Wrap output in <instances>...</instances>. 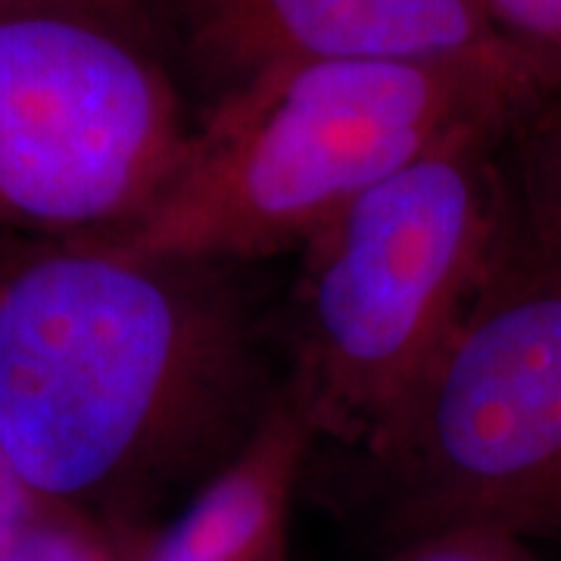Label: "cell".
Wrapping results in <instances>:
<instances>
[{
	"instance_id": "1",
	"label": "cell",
	"mask_w": 561,
	"mask_h": 561,
	"mask_svg": "<svg viewBox=\"0 0 561 561\" xmlns=\"http://www.w3.org/2000/svg\"><path fill=\"white\" fill-rule=\"evenodd\" d=\"M280 393L231 265L91 238L0 278V453L47 512L116 540L219 478Z\"/></svg>"
},
{
	"instance_id": "2",
	"label": "cell",
	"mask_w": 561,
	"mask_h": 561,
	"mask_svg": "<svg viewBox=\"0 0 561 561\" xmlns=\"http://www.w3.org/2000/svg\"><path fill=\"white\" fill-rule=\"evenodd\" d=\"M552 94L527 54L278 66L203 106L157 203L101 241L216 265L302 250L390 175L453 140H502Z\"/></svg>"
},
{
	"instance_id": "3",
	"label": "cell",
	"mask_w": 561,
	"mask_h": 561,
	"mask_svg": "<svg viewBox=\"0 0 561 561\" xmlns=\"http://www.w3.org/2000/svg\"><path fill=\"white\" fill-rule=\"evenodd\" d=\"M500 144H446L302 247L284 393L316 443L353 449L371 437L481 300L496 247Z\"/></svg>"
},
{
	"instance_id": "4",
	"label": "cell",
	"mask_w": 561,
	"mask_h": 561,
	"mask_svg": "<svg viewBox=\"0 0 561 561\" xmlns=\"http://www.w3.org/2000/svg\"><path fill=\"white\" fill-rule=\"evenodd\" d=\"M350 453L346 502L390 549L453 527L561 537V287L474 302Z\"/></svg>"
},
{
	"instance_id": "5",
	"label": "cell",
	"mask_w": 561,
	"mask_h": 561,
	"mask_svg": "<svg viewBox=\"0 0 561 561\" xmlns=\"http://www.w3.org/2000/svg\"><path fill=\"white\" fill-rule=\"evenodd\" d=\"M194 116L162 35L57 3H0V228L125 231L187 153Z\"/></svg>"
},
{
	"instance_id": "6",
	"label": "cell",
	"mask_w": 561,
	"mask_h": 561,
	"mask_svg": "<svg viewBox=\"0 0 561 561\" xmlns=\"http://www.w3.org/2000/svg\"><path fill=\"white\" fill-rule=\"evenodd\" d=\"M165 10L175 69L201 84L203 106L278 66L524 54L481 0H165Z\"/></svg>"
},
{
	"instance_id": "7",
	"label": "cell",
	"mask_w": 561,
	"mask_h": 561,
	"mask_svg": "<svg viewBox=\"0 0 561 561\" xmlns=\"http://www.w3.org/2000/svg\"><path fill=\"white\" fill-rule=\"evenodd\" d=\"M312 449L309 424L280 393L253 443L128 561H287L290 508Z\"/></svg>"
},
{
	"instance_id": "8",
	"label": "cell",
	"mask_w": 561,
	"mask_h": 561,
	"mask_svg": "<svg viewBox=\"0 0 561 561\" xmlns=\"http://www.w3.org/2000/svg\"><path fill=\"white\" fill-rule=\"evenodd\" d=\"M493 175L496 247L481 300L561 287V94L508 128Z\"/></svg>"
},
{
	"instance_id": "9",
	"label": "cell",
	"mask_w": 561,
	"mask_h": 561,
	"mask_svg": "<svg viewBox=\"0 0 561 561\" xmlns=\"http://www.w3.org/2000/svg\"><path fill=\"white\" fill-rule=\"evenodd\" d=\"M135 546L81 518L47 512L22 534L7 561H128Z\"/></svg>"
},
{
	"instance_id": "10",
	"label": "cell",
	"mask_w": 561,
	"mask_h": 561,
	"mask_svg": "<svg viewBox=\"0 0 561 561\" xmlns=\"http://www.w3.org/2000/svg\"><path fill=\"white\" fill-rule=\"evenodd\" d=\"M387 561H540L530 542L483 527L421 534L390 549Z\"/></svg>"
},
{
	"instance_id": "11",
	"label": "cell",
	"mask_w": 561,
	"mask_h": 561,
	"mask_svg": "<svg viewBox=\"0 0 561 561\" xmlns=\"http://www.w3.org/2000/svg\"><path fill=\"white\" fill-rule=\"evenodd\" d=\"M41 515H47V508L28 493V486L20 481L13 465L0 453V561H7L22 534L38 522Z\"/></svg>"
},
{
	"instance_id": "12",
	"label": "cell",
	"mask_w": 561,
	"mask_h": 561,
	"mask_svg": "<svg viewBox=\"0 0 561 561\" xmlns=\"http://www.w3.org/2000/svg\"><path fill=\"white\" fill-rule=\"evenodd\" d=\"M0 3H57V7H81V10H98L119 20L138 22L144 28L157 32L169 44V10L165 0H0ZM172 50V44H169Z\"/></svg>"
}]
</instances>
